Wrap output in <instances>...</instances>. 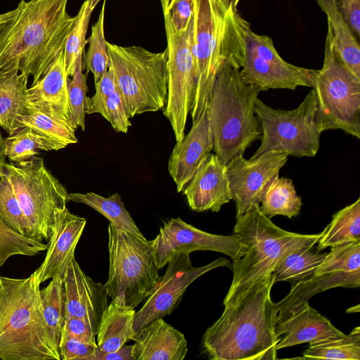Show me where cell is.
<instances>
[{
    "mask_svg": "<svg viewBox=\"0 0 360 360\" xmlns=\"http://www.w3.org/2000/svg\"><path fill=\"white\" fill-rule=\"evenodd\" d=\"M233 233L243 244L239 259L233 261V279L223 301L225 304L251 283L269 273L295 249L316 245L320 233L301 234L283 230L262 214L259 205L236 217Z\"/></svg>",
    "mask_w": 360,
    "mask_h": 360,
    "instance_id": "cell-6",
    "label": "cell"
},
{
    "mask_svg": "<svg viewBox=\"0 0 360 360\" xmlns=\"http://www.w3.org/2000/svg\"><path fill=\"white\" fill-rule=\"evenodd\" d=\"M98 348L73 338L62 337L59 345L60 360H86Z\"/></svg>",
    "mask_w": 360,
    "mask_h": 360,
    "instance_id": "cell-43",
    "label": "cell"
},
{
    "mask_svg": "<svg viewBox=\"0 0 360 360\" xmlns=\"http://www.w3.org/2000/svg\"><path fill=\"white\" fill-rule=\"evenodd\" d=\"M314 247L304 245L287 255L272 271L274 283L285 281L292 286L312 276L328 253Z\"/></svg>",
    "mask_w": 360,
    "mask_h": 360,
    "instance_id": "cell-31",
    "label": "cell"
},
{
    "mask_svg": "<svg viewBox=\"0 0 360 360\" xmlns=\"http://www.w3.org/2000/svg\"><path fill=\"white\" fill-rule=\"evenodd\" d=\"M360 242V198L335 212L320 233L316 250Z\"/></svg>",
    "mask_w": 360,
    "mask_h": 360,
    "instance_id": "cell-28",
    "label": "cell"
},
{
    "mask_svg": "<svg viewBox=\"0 0 360 360\" xmlns=\"http://www.w3.org/2000/svg\"><path fill=\"white\" fill-rule=\"evenodd\" d=\"M288 158L284 152L271 150L248 160L240 156L226 165L232 200L236 204V217L259 205L265 188L278 175Z\"/></svg>",
    "mask_w": 360,
    "mask_h": 360,
    "instance_id": "cell-16",
    "label": "cell"
},
{
    "mask_svg": "<svg viewBox=\"0 0 360 360\" xmlns=\"http://www.w3.org/2000/svg\"><path fill=\"white\" fill-rule=\"evenodd\" d=\"M66 317L84 320L96 335L106 309L108 293L105 284L94 281L81 269L75 258L63 277Z\"/></svg>",
    "mask_w": 360,
    "mask_h": 360,
    "instance_id": "cell-18",
    "label": "cell"
},
{
    "mask_svg": "<svg viewBox=\"0 0 360 360\" xmlns=\"http://www.w3.org/2000/svg\"><path fill=\"white\" fill-rule=\"evenodd\" d=\"M44 319L50 339L59 351V345L66 312L63 280L56 275L48 285L40 290Z\"/></svg>",
    "mask_w": 360,
    "mask_h": 360,
    "instance_id": "cell-33",
    "label": "cell"
},
{
    "mask_svg": "<svg viewBox=\"0 0 360 360\" xmlns=\"http://www.w3.org/2000/svg\"><path fill=\"white\" fill-rule=\"evenodd\" d=\"M275 333L279 338L278 350L302 343L311 345L345 335L311 307L308 301L290 311L277 315Z\"/></svg>",
    "mask_w": 360,
    "mask_h": 360,
    "instance_id": "cell-20",
    "label": "cell"
},
{
    "mask_svg": "<svg viewBox=\"0 0 360 360\" xmlns=\"http://www.w3.org/2000/svg\"><path fill=\"white\" fill-rule=\"evenodd\" d=\"M20 128L27 127L50 141L56 150L77 143L72 122L64 121L39 110L28 103L27 111L18 117Z\"/></svg>",
    "mask_w": 360,
    "mask_h": 360,
    "instance_id": "cell-29",
    "label": "cell"
},
{
    "mask_svg": "<svg viewBox=\"0 0 360 360\" xmlns=\"http://www.w3.org/2000/svg\"><path fill=\"white\" fill-rule=\"evenodd\" d=\"M0 359L60 360L44 319L40 283L0 276Z\"/></svg>",
    "mask_w": 360,
    "mask_h": 360,
    "instance_id": "cell-4",
    "label": "cell"
},
{
    "mask_svg": "<svg viewBox=\"0 0 360 360\" xmlns=\"http://www.w3.org/2000/svg\"><path fill=\"white\" fill-rule=\"evenodd\" d=\"M94 8L92 0H84L67 38L65 47V62L68 77H72L79 60L82 59L86 45V34L91 13Z\"/></svg>",
    "mask_w": 360,
    "mask_h": 360,
    "instance_id": "cell-36",
    "label": "cell"
},
{
    "mask_svg": "<svg viewBox=\"0 0 360 360\" xmlns=\"http://www.w3.org/2000/svg\"><path fill=\"white\" fill-rule=\"evenodd\" d=\"M4 143L6 158L14 163L32 158L38 154L37 150H56L50 141L27 127L4 138Z\"/></svg>",
    "mask_w": 360,
    "mask_h": 360,
    "instance_id": "cell-35",
    "label": "cell"
},
{
    "mask_svg": "<svg viewBox=\"0 0 360 360\" xmlns=\"http://www.w3.org/2000/svg\"><path fill=\"white\" fill-rule=\"evenodd\" d=\"M136 310L126 304L124 294L112 299L103 314L96 333L98 348L103 352L118 349L131 340Z\"/></svg>",
    "mask_w": 360,
    "mask_h": 360,
    "instance_id": "cell-25",
    "label": "cell"
},
{
    "mask_svg": "<svg viewBox=\"0 0 360 360\" xmlns=\"http://www.w3.org/2000/svg\"><path fill=\"white\" fill-rule=\"evenodd\" d=\"M4 173L21 205L31 238L49 242L70 201L68 191L37 155L18 163L6 162Z\"/></svg>",
    "mask_w": 360,
    "mask_h": 360,
    "instance_id": "cell-8",
    "label": "cell"
},
{
    "mask_svg": "<svg viewBox=\"0 0 360 360\" xmlns=\"http://www.w3.org/2000/svg\"><path fill=\"white\" fill-rule=\"evenodd\" d=\"M213 138L207 108L194 122L187 135L176 143L168 161V172L176 186L184 191L213 150Z\"/></svg>",
    "mask_w": 360,
    "mask_h": 360,
    "instance_id": "cell-19",
    "label": "cell"
},
{
    "mask_svg": "<svg viewBox=\"0 0 360 360\" xmlns=\"http://www.w3.org/2000/svg\"><path fill=\"white\" fill-rule=\"evenodd\" d=\"M48 243L17 233L0 217V267L14 255L34 256L46 250Z\"/></svg>",
    "mask_w": 360,
    "mask_h": 360,
    "instance_id": "cell-38",
    "label": "cell"
},
{
    "mask_svg": "<svg viewBox=\"0 0 360 360\" xmlns=\"http://www.w3.org/2000/svg\"><path fill=\"white\" fill-rule=\"evenodd\" d=\"M317 70L290 64L276 51L272 39L250 28L245 37V54L240 74L243 81L261 91L297 86L313 87Z\"/></svg>",
    "mask_w": 360,
    "mask_h": 360,
    "instance_id": "cell-13",
    "label": "cell"
},
{
    "mask_svg": "<svg viewBox=\"0 0 360 360\" xmlns=\"http://www.w3.org/2000/svg\"><path fill=\"white\" fill-rule=\"evenodd\" d=\"M109 271L105 289L108 297L124 294L133 308L143 302L160 276L151 240L109 224Z\"/></svg>",
    "mask_w": 360,
    "mask_h": 360,
    "instance_id": "cell-9",
    "label": "cell"
},
{
    "mask_svg": "<svg viewBox=\"0 0 360 360\" xmlns=\"http://www.w3.org/2000/svg\"><path fill=\"white\" fill-rule=\"evenodd\" d=\"M255 112L262 136L260 146L251 158L271 150L297 158L317 154L323 131L317 120V100L313 89L298 107L290 110L274 109L257 98Z\"/></svg>",
    "mask_w": 360,
    "mask_h": 360,
    "instance_id": "cell-11",
    "label": "cell"
},
{
    "mask_svg": "<svg viewBox=\"0 0 360 360\" xmlns=\"http://www.w3.org/2000/svg\"><path fill=\"white\" fill-rule=\"evenodd\" d=\"M190 255L186 252H179L168 261L164 275L160 276L150 295L136 312L133 323L134 332L156 319L169 315L179 305L190 284L202 275L219 267L232 268L230 261L224 257L196 267L192 264Z\"/></svg>",
    "mask_w": 360,
    "mask_h": 360,
    "instance_id": "cell-14",
    "label": "cell"
},
{
    "mask_svg": "<svg viewBox=\"0 0 360 360\" xmlns=\"http://www.w3.org/2000/svg\"><path fill=\"white\" fill-rule=\"evenodd\" d=\"M131 351L132 345H127L126 344L112 352H103L96 348L86 360H134Z\"/></svg>",
    "mask_w": 360,
    "mask_h": 360,
    "instance_id": "cell-47",
    "label": "cell"
},
{
    "mask_svg": "<svg viewBox=\"0 0 360 360\" xmlns=\"http://www.w3.org/2000/svg\"><path fill=\"white\" fill-rule=\"evenodd\" d=\"M0 217L13 231L31 238L21 205L4 171L0 179Z\"/></svg>",
    "mask_w": 360,
    "mask_h": 360,
    "instance_id": "cell-39",
    "label": "cell"
},
{
    "mask_svg": "<svg viewBox=\"0 0 360 360\" xmlns=\"http://www.w3.org/2000/svg\"><path fill=\"white\" fill-rule=\"evenodd\" d=\"M176 0H160V1L163 2L166 9L169 11L173 4L174 3Z\"/></svg>",
    "mask_w": 360,
    "mask_h": 360,
    "instance_id": "cell-50",
    "label": "cell"
},
{
    "mask_svg": "<svg viewBox=\"0 0 360 360\" xmlns=\"http://www.w3.org/2000/svg\"><path fill=\"white\" fill-rule=\"evenodd\" d=\"M6 154L4 149V138L0 131V179L4 171V166L6 162Z\"/></svg>",
    "mask_w": 360,
    "mask_h": 360,
    "instance_id": "cell-49",
    "label": "cell"
},
{
    "mask_svg": "<svg viewBox=\"0 0 360 360\" xmlns=\"http://www.w3.org/2000/svg\"><path fill=\"white\" fill-rule=\"evenodd\" d=\"M18 8L0 14V37L10 22L15 18Z\"/></svg>",
    "mask_w": 360,
    "mask_h": 360,
    "instance_id": "cell-48",
    "label": "cell"
},
{
    "mask_svg": "<svg viewBox=\"0 0 360 360\" xmlns=\"http://www.w3.org/2000/svg\"><path fill=\"white\" fill-rule=\"evenodd\" d=\"M346 21L357 39L360 37V0H338Z\"/></svg>",
    "mask_w": 360,
    "mask_h": 360,
    "instance_id": "cell-46",
    "label": "cell"
},
{
    "mask_svg": "<svg viewBox=\"0 0 360 360\" xmlns=\"http://www.w3.org/2000/svg\"><path fill=\"white\" fill-rule=\"evenodd\" d=\"M109 67L128 117L165 108L167 98V49L155 53L138 46H122L106 41Z\"/></svg>",
    "mask_w": 360,
    "mask_h": 360,
    "instance_id": "cell-7",
    "label": "cell"
},
{
    "mask_svg": "<svg viewBox=\"0 0 360 360\" xmlns=\"http://www.w3.org/2000/svg\"><path fill=\"white\" fill-rule=\"evenodd\" d=\"M68 0H21L0 37V71L16 70L39 81L64 49L76 17Z\"/></svg>",
    "mask_w": 360,
    "mask_h": 360,
    "instance_id": "cell-2",
    "label": "cell"
},
{
    "mask_svg": "<svg viewBox=\"0 0 360 360\" xmlns=\"http://www.w3.org/2000/svg\"><path fill=\"white\" fill-rule=\"evenodd\" d=\"M96 336L91 328L84 320L72 316L65 318L61 338H73L87 343L97 345Z\"/></svg>",
    "mask_w": 360,
    "mask_h": 360,
    "instance_id": "cell-44",
    "label": "cell"
},
{
    "mask_svg": "<svg viewBox=\"0 0 360 360\" xmlns=\"http://www.w3.org/2000/svg\"><path fill=\"white\" fill-rule=\"evenodd\" d=\"M167 37L168 56L167 98L164 115L169 121L176 142L182 141L188 114L195 94L194 59L191 50V19L187 29L178 32L173 27L170 13L160 1Z\"/></svg>",
    "mask_w": 360,
    "mask_h": 360,
    "instance_id": "cell-12",
    "label": "cell"
},
{
    "mask_svg": "<svg viewBox=\"0 0 360 360\" xmlns=\"http://www.w3.org/2000/svg\"><path fill=\"white\" fill-rule=\"evenodd\" d=\"M316 1L327 16L335 51L347 70L360 80L359 43L340 11L338 0Z\"/></svg>",
    "mask_w": 360,
    "mask_h": 360,
    "instance_id": "cell-27",
    "label": "cell"
},
{
    "mask_svg": "<svg viewBox=\"0 0 360 360\" xmlns=\"http://www.w3.org/2000/svg\"><path fill=\"white\" fill-rule=\"evenodd\" d=\"M82 59L79 60L72 79L68 82L69 101L71 108V122L77 128L85 129V108L88 86V73L82 72Z\"/></svg>",
    "mask_w": 360,
    "mask_h": 360,
    "instance_id": "cell-40",
    "label": "cell"
},
{
    "mask_svg": "<svg viewBox=\"0 0 360 360\" xmlns=\"http://www.w3.org/2000/svg\"><path fill=\"white\" fill-rule=\"evenodd\" d=\"M64 49L45 75L27 90L28 103L46 115L71 122Z\"/></svg>",
    "mask_w": 360,
    "mask_h": 360,
    "instance_id": "cell-23",
    "label": "cell"
},
{
    "mask_svg": "<svg viewBox=\"0 0 360 360\" xmlns=\"http://www.w3.org/2000/svg\"><path fill=\"white\" fill-rule=\"evenodd\" d=\"M134 360H183L188 352L184 335L163 319L135 332L132 338Z\"/></svg>",
    "mask_w": 360,
    "mask_h": 360,
    "instance_id": "cell-24",
    "label": "cell"
},
{
    "mask_svg": "<svg viewBox=\"0 0 360 360\" xmlns=\"http://www.w3.org/2000/svg\"><path fill=\"white\" fill-rule=\"evenodd\" d=\"M86 224V219L66 208L60 216L49 240L43 262L33 273L41 284L56 275L63 279Z\"/></svg>",
    "mask_w": 360,
    "mask_h": 360,
    "instance_id": "cell-22",
    "label": "cell"
},
{
    "mask_svg": "<svg viewBox=\"0 0 360 360\" xmlns=\"http://www.w3.org/2000/svg\"><path fill=\"white\" fill-rule=\"evenodd\" d=\"M233 2V4L236 7H237V5L238 4V2L240 1V0H232Z\"/></svg>",
    "mask_w": 360,
    "mask_h": 360,
    "instance_id": "cell-52",
    "label": "cell"
},
{
    "mask_svg": "<svg viewBox=\"0 0 360 360\" xmlns=\"http://www.w3.org/2000/svg\"><path fill=\"white\" fill-rule=\"evenodd\" d=\"M260 89L245 83L240 69L225 64L215 78L207 105L214 151L227 164L243 156L259 140L262 127L255 112Z\"/></svg>",
    "mask_w": 360,
    "mask_h": 360,
    "instance_id": "cell-5",
    "label": "cell"
},
{
    "mask_svg": "<svg viewBox=\"0 0 360 360\" xmlns=\"http://www.w3.org/2000/svg\"><path fill=\"white\" fill-rule=\"evenodd\" d=\"M272 273L255 281L224 304L221 316L202 338L204 352L212 360H276L279 338L271 291Z\"/></svg>",
    "mask_w": 360,
    "mask_h": 360,
    "instance_id": "cell-1",
    "label": "cell"
},
{
    "mask_svg": "<svg viewBox=\"0 0 360 360\" xmlns=\"http://www.w3.org/2000/svg\"><path fill=\"white\" fill-rule=\"evenodd\" d=\"M151 243L158 269L164 267L170 258L179 252L211 250L223 253L235 261L243 252V244L237 235L210 233L194 227L179 217L164 222Z\"/></svg>",
    "mask_w": 360,
    "mask_h": 360,
    "instance_id": "cell-15",
    "label": "cell"
},
{
    "mask_svg": "<svg viewBox=\"0 0 360 360\" xmlns=\"http://www.w3.org/2000/svg\"><path fill=\"white\" fill-rule=\"evenodd\" d=\"M117 89L113 72L108 68V71L95 83V94L93 96L86 98V114L99 113L106 119L108 98Z\"/></svg>",
    "mask_w": 360,
    "mask_h": 360,
    "instance_id": "cell-41",
    "label": "cell"
},
{
    "mask_svg": "<svg viewBox=\"0 0 360 360\" xmlns=\"http://www.w3.org/2000/svg\"><path fill=\"white\" fill-rule=\"evenodd\" d=\"M169 13L174 29L178 32L185 31L192 17V0H176Z\"/></svg>",
    "mask_w": 360,
    "mask_h": 360,
    "instance_id": "cell-45",
    "label": "cell"
},
{
    "mask_svg": "<svg viewBox=\"0 0 360 360\" xmlns=\"http://www.w3.org/2000/svg\"><path fill=\"white\" fill-rule=\"evenodd\" d=\"M69 200L85 204L104 216L113 226L129 231L140 237H144L118 193L105 198L93 192L69 193Z\"/></svg>",
    "mask_w": 360,
    "mask_h": 360,
    "instance_id": "cell-32",
    "label": "cell"
},
{
    "mask_svg": "<svg viewBox=\"0 0 360 360\" xmlns=\"http://www.w3.org/2000/svg\"><path fill=\"white\" fill-rule=\"evenodd\" d=\"M195 212H219L232 200L226 165L211 153L182 191Z\"/></svg>",
    "mask_w": 360,
    "mask_h": 360,
    "instance_id": "cell-21",
    "label": "cell"
},
{
    "mask_svg": "<svg viewBox=\"0 0 360 360\" xmlns=\"http://www.w3.org/2000/svg\"><path fill=\"white\" fill-rule=\"evenodd\" d=\"M28 77L19 71H0V127L8 135L20 128L18 117L27 111Z\"/></svg>",
    "mask_w": 360,
    "mask_h": 360,
    "instance_id": "cell-26",
    "label": "cell"
},
{
    "mask_svg": "<svg viewBox=\"0 0 360 360\" xmlns=\"http://www.w3.org/2000/svg\"><path fill=\"white\" fill-rule=\"evenodd\" d=\"M250 28L232 0H192L191 41L196 85L192 122L207 108L221 67L241 68Z\"/></svg>",
    "mask_w": 360,
    "mask_h": 360,
    "instance_id": "cell-3",
    "label": "cell"
},
{
    "mask_svg": "<svg viewBox=\"0 0 360 360\" xmlns=\"http://www.w3.org/2000/svg\"><path fill=\"white\" fill-rule=\"evenodd\" d=\"M360 286V270L354 269L345 260L327 255L310 277L291 286L288 294L275 303L277 315L290 311L314 295L335 288H357Z\"/></svg>",
    "mask_w": 360,
    "mask_h": 360,
    "instance_id": "cell-17",
    "label": "cell"
},
{
    "mask_svg": "<svg viewBox=\"0 0 360 360\" xmlns=\"http://www.w3.org/2000/svg\"><path fill=\"white\" fill-rule=\"evenodd\" d=\"M259 209L269 219L282 215L292 219L297 216L302 205V199L295 191L293 182L286 177L276 175L266 186L260 200Z\"/></svg>",
    "mask_w": 360,
    "mask_h": 360,
    "instance_id": "cell-30",
    "label": "cell"
},
{
    "mask_svg": "<svg viewBox=\"0 0 360 360\" xmlns=\"http://www.w3.org/2000/svg\"><path fill=\"white\" fill-rule=\"evenodd\" d=\"M107 117L113 129L119 133H127L131 125L122 98L117 90L109 96L106 103Z\"/></svg>",
    "mask_w": 360,
    "mask_h": 360,
    "instance_id": "cell-42",
    "label": "cell"
},
{
    "mask_svg": "<svg viewBox=\"0 0 360 360\" xmlns=\"http://www.w3.org/2000/svg\"><path fill=\"white\" fill-rule=\"evenodd\" d=\"M105 2L106 0H103L98 18L86 40V43L89 44L84 57L86 72H92L94 83L108 71L109 67V55L104 34Z\"/></svg>",
    "mask_w": 360,
    "mask_h": 360,
    "instance_id": "cell-37",
    "label": "cell"
},
{
    "mask_svg": "<svg viewBox=\"0 0 360 360\" xmlns=\"http://www.w3.org/2000/svg\"><path fill=\"white\" fill-rule=\"evenodd\" d=\"M100 1L101 0H92L93 7L95 8Z\"/></svg>",
    "mask_w": 360,
    "mask_h": 360,
    "instance_id": "cell-51",
    "label": "cell"
},
{
    "mask_svg": "<svg viewBox=\"0 0 360 360\" xmlns=\"http://www.w3.org/2000/svg\"><path fill=\"white\" fill-rule=\"evenodd\" d=\"M302 356L305 359L359 360L360 328L357 326L349 335L309 345Z\"/></svg>",
    "mask_w": 360,
    "mask_h": 360,
    "instance_id": "cell-34",
    "label": "cell"
},
{
    "mask_svg": "<svg viewBox=\"0 0 360 360\" xmlns=\"http://www.w3.org/2000/svg\"><path fill=\"white\" fill-rule=\"evenodd\" d=\"M312 89L317 100V120L322 131L341 129L360 139V80L347 70L335 51L329 27L323 64L316 72Z\"/></svg>",
    "mask_w": 360,
    "mask_h": 360,
    "instance_id": "cell-10",
    "label": "cell"
}]
</instances>
